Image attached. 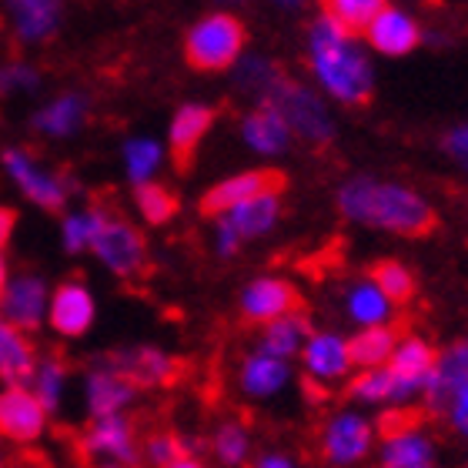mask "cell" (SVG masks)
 <instances>
[{"label":"cell","instance_id":"1","mask_svg":"<svg viewBox=\"0 0 468 468\" xmlns=\"http://www.w3.org/2000/svg\"><path fill=\"white\" fill-rule=\"evenodd\" d=\"M338 211L355 225L381 228L401 238H425L439 228L435 207L411 187L375 177H351L338 187Z\"/></svg>","mask_w":468,"mask_h":468},{"label":"cell","instance_id":"2","mask_svg":"<svg viewBox=\"0 0 468 468\" xmlns=\"http://www.w3.org/2000/svg\"><path fill=\"white\" fill-rule=\"evenodd\" d=\"M308 58L314 80L342 104H365L371 98V64L351 40V30L328 14L314 20L308 30Z\"/></svg>","mask_w":468,"mask_h":468},{"label":"cell","instance_id":"3","mask_svg":"<svg viewBox=\"0 0 468 468\" xmlns=\"http://www.w3.org/2000/svg\"><path fill=\"white\" fill-rule=\"evenodd\" d=\"M244 40H248V30H244L241 17L218 10L187 30L185 58L195 70H228L241 58Z\"/></svg>","mask_w":468,"mask_h":468},{"label":"cell","instance_id":"4","mask_svg":"<svg viewBox=\"0 0 468 468\" xmlns=\"http://www.w3.org/2000/svg\"><path fill=\"white\" fill-rule=\"evenodd\" d=\"M261 104H271L288 121L292 134L304 137L308 144H328L335 137V121L328 114V108H324V101L314 90L304 88V84L292 80L288 74L278 78V84H274L271 94Z\"/></svg>","mask_w":468,"mask_h":468},{"label":"cell","instance_id":"5","mask_svg":"<svg viewBox=\"0 0 468 468\" xmlns=\"http://www.w3.org/2000/svg\"><path fill=\"white\" fill-rule=\"evenodd\" d=\"M90 251L98 254L104 268L117 278H137L147 271V244L144 234L137 231L134 225H127L124 218L108 215L101 225L98 238L90 244Z\"/></svg>","mask_w":468,"mask_h":468},{"label":"cell","instance_id":"6","mask_svg":"<svg viewBox=\"0 0 468 468\" xmlns=\"http://www.w3.org/2000/svg\"><path fill=\"white\" fill-rule=\"evenodd\" d=\"M0 161H4V171L10 175V181L24 191L27 201H34V205L44 207V211H60V207L68 205V195H70L68 177L54 175V171H48L44 165H37L30 151H24V147H7Z\"/></svg>","mask_w":468,"mask_h":468},{"label":"cell","instance_id":"7","mask_svg":"<svg viewBox=\"0 0 468 468\" xmlns=\"http://www.w3.org/2000/svg\"><path fill=\"white\" fill-rule=\"evenodd\" d=\"M371 439H375V429L361 415H351L342 411L335 415L322 431V455L328 465L335 468H351L358 462L368 459L371 452Z\"/></svg>","mask_w":468,"mask_h":468},{"label":"cell","instance_id":"8","mask_svg":"<svg viewBox=\"0 0 468 468\" xmlns=\"http://www.w3.org/2000/svg\"><path fill=\"white\" fill-rule=\"evenodd\" d=\"M80 452L90 455V459H108L114 465H137L141 462V452H137L134 441V425L121 411L94 419V425L80 439Z\"/></svg>","mask_w":468,"mask_h":468},{"label":"cell","instance_id":"9","mask_svg":"<svg viewBox=\"0 0 468 468\" xmlns=\"http://www.w3.org/2000/svg\"><path fill=\"white\" fill-rule=\"evenodd\" d=\"M288 187V177L282 171H271V167H261V171H244V175L225 177L221 185H215L201 197V215L205 218H221L225 211H231L234 205H241L248 197L264 195V191H284Z\"/></svg>","mask_w":468,"mask_h":468},{"label":"cell","instance_id":"10","mask_svg":"<svg viewBox=\"0 0 468 468\" xmlns=\"http://www.w3.org/2000/svg\"><path fill=\"white\" fill-rule=\"evenodd\" d=\"M465 385H468V335L459 338L455 345H449V348L435 358V368H431L429 381H425V388H421L425 409H429L431 415H445L452 399H455V391L465 388Z\"/></svg>","mask_w":468,"mask_h":468},{"label":"cell","instance_id":"11","mask_svg":"<svg viewBox=\"0 0 468 468\" xmlns=\"http://www.w3.org/2000/svg\"><path fill=\"white\" fill-rule=\"evenodd\" d=\"M48 409L24 385H7L0 391V435L10 441H34L44 431Z\"/></svg>","mask_w":468,"mask_h":468},{"label":"cell","instance_id":"12","mask_svg":"<svg viewBox=\"0 0 468 468\" xmlns=\"http://www.w3.org/2000/svg\"><path fill=\"white\" fill-rule=\"evenodd\" d=\"M0 314L10 324H17L20 332H34L40 328L44 314H48V284L37 274H20L10 278L0 292Z\"/></svg>","mask_w":468,"mask_h":468},{"label":"cell","instance_id":"13","mask_svg":"<svg viewBox=\"0 0 468 468\" xmlns=\"http://www.w3.org/2000/svg\"><path fill=\"white\" fill-rule=\"evenodd\" d=\"M298 308H302V294L284 278H258L241 292V314L244 322L251 324L274 322V318L298 312Z\"/></svg>","mask_w":468,"mask_h":468},{"label":"cell","instance_id":"14","mask_svg":"<svg viewBox=\"0 0 468 468\" xmlns=\"http://www.w3.org/2000/svg\"><path fill=\"white\" fill-rule=\"evenodd\" d=\"M435 358H439V351L431 348L425 338H401L395 345L391 358L385 361V368L391 371L401 401L415 399V391L425 388V381H429L431 368H435Z\"/></svg>","mask_w":468,"mask_h":468},{"label":"cell","instance_id":"15","mask_svg":"<svg viewBox=\"0 0 468 468\" xmlns=\"http://www.w3.org/2000/svg\"><path fill=\"white\" fill-rule=\"evenodd\" d=\"M94 314H98V304L84 282H64L50 294V328L64 338H80L94 324Z\"/></svg>","mask_w":468,"mask_h":468},{"label":"cell","instance_id":"16","mask_svg":"<svg viewBox=\"0 0 468 468\" xmlns=\"http://www.w3.org/2000/svg\"><path fill=\"white\" fill-rule=\"evenodd\" d=\"M14 37L20 44H40L58 34L64 17V0H4Z\"/></svg>","mask_w":468,"mask_h":468},{"label":"cell","instance_id":"17","mask_svg":"<svg viewBox=\"0 0 468 468\" xmlns=\"http://www.w3.org/2000/svg\"><path fill=\"white\" fill-rule=\"evenodd\" d=\"M365 34H368L371 48L378 50V54H388V58L411 54V50L419 48V40H421L419 24H415L405 10L388 7V4H385L375 17H371V24L365 27Z\"/></svg>","mask_w":468,"mask_h":468},{"label":"cell","instance_id":"18","mask_svg":"<svg viewBox=\"0 0 468 468\" xmlns=\"http://www.w3.org/2000/svg\"><path fill=\"white\" fill-rule=\"evenodd\" d=\"M218 111L207 108V104H185V108H177L175 121H171V157H175L177 171H191L195 165V154H197V144H201V137L211 131L215 124Z\"/></svg>","mask_w":468,"mask_h":468},{"label":"cell","instance_id":"19","mask_svg":"<svg viewBox=\"0 0 468 468\" xmlns=\"http://www.w3.org/2000/svg\"><path fill=\"white\" fill-rule=\"evenodd\" d=\"M304 375L314 381H338L351 368L348 342L332 332H312L302 348Z\"/></svg>","mask_w":468,"mask_h":468},{"label":"cell","instance_id":"20","mask_svg":"<svg viewBox=\"0 0 468 468\" xmlns=\"http://www.w3.org/2000/svg\"><path fill=\"white\" fill-rule=\"evenodd\" d=\"M134 381L127 378L124 371L117 368L114 361H104L101 368H94L88 375V409L94 419L104 415H117L127 401L134 399Z\"/></svg>","mask_w":468,"mask_h":468},{"label":"cell","instance_id":"21","mask_svg":"<svg viewBox=\"0 0 468 468\" xmlns=\"http://www.w3.org/2000/svg\"><path fill=\"white\" fill-rule=\"evenodd\" d=\"M111 361H114L117 368L124 371L134 385H141V388L171 385V381L181 375V365H177L171 355H165V351H157V348H147V345L131 348V351H121V355H114Z\"/></svg>","mask_w":468,"mask_h":468},{"label":"cell","instance_id":"22","mask_svg":"<svg viewBox=\"0 0 468 468\" xmlns=\"http://www.w3.org/2000/svg\"><path fill=\"white\" fill-rule=\"evenodd\" d=\"M278 215H282V191H264V195H254L241 205H234L231 211H225V221L234 231L244 238H261L278 225Z\"/></svg>","mask_w":468,"mask_h":468},{"label":"cell","instance_id":"23","mask_svg":"<svg viewBox=\"0 0 468 468\" xmlns=\"http://www.w3.org/2000/svg\"><path fill=\"white\" fill-rule=\"evenodd\" d=\"M241 134L248 141V147L258 151V154H282L288 141H292V127L271 104H258L251 114L244 117Z\"/></svg>","mask_w":468,"mask_h":468},{"label":"cell","instance_id":"24","mask_svg":"<svg viewBox=\"0 0 468 468\" xmlns=\"http://www.w3.org/2000/svg\"><path fill=\"white\" fill-rule=\"evenodd\" d=\"M34 348L24 338L17 324H10L4 314H0V378L7 385H24V381L34 378Z\"/></svg>","mask_w":468,"mask_h":468},{"label":"cell","instance_id":"25","mask_svg":"<svg viewBox=\"0 0 468 468\" xmlns=\"http://www.w3.org/2000/svg\"><path fill=\"white\" fill-rule=\"evenodd\" d=\"M292 378V368L284 358H274V355H251V358L241 361V391L251 395V399H271L274 391H282Z\"/></svg>","mask_w":468,"mask_h":468},{"label":"cell","instance_id":"26","mask_svg":"<svg viewBox=\"0 0 468 468\" xmlns=\"http://www.w3.org/2000/svg\"><path fill=\"white\" fill-rule=\"evenodd\" d=\"M312 335V324L302 312H288L274 322H264L261 328V348L264 355H274V358H292V355H302L304 342Z\"/></svg>","mask_w":468,"mask_h":468},{"label":"cell","instance_id":"27","mask_svg":"<svg viewBox=\"0 0 468 468\" xmlns=\"http://www.w3.org/2000/svg\"><path fill=\"white\" fill-rule=\"evenodd\" d=\"M431 459H435V449L429 435L421 429H409L385 439L378 468H431Z\"/></svg>","mask_w":468,"mask_h":468},{"label":"cell","instance_id":"28","mask_svg":"<svg viewBox=\"0 0 468 468\" xmlns=\"http://www.w3.org/2000/svg\"><path fill=\"white\" fill-rule=\"evenodd\" d=\"M84 121H88V101H84V94H60L58 101H50L48 108H40L34 114V127H37L40 134L50 137L74 134Z\"/></svg>","mask_w":468,"mask_h":468},{"label":"cell","instance_id":"29","mask_svg":"<svg viewBox=\"0 0 468 468\" xmlns=\"http://www.w3.org/2000/svg\"><path fill=\"white\" fill-rule=\"evenodd\" d=\"M399 342H401L399 328H391V324H365L348 342L351 365H358V368H378V365H385L391 358V351H395Z\"/></svg>","mask_w":468,"mask_h":468},{"label":"cell","instance_id":"30","mask_svg":"<svg viewBox=\"0 0 468 468\" xmlns=\"http://www.w3.org/2000/svg\"><path fill=\"white\" fill-rule=\"evenodd\" d=\"M345 308L355 322L365 328V324H385L391 318V302L388 294L381 292L378 284L371 282H355L345 294Z\"/></svg>","mask_w":468,"mask_h":468},{"label":"cell","instance_id":"31","mask_svg":"<svg viewBox=\"0 0 468 468\" xmlns=\"http://www.w3.org/2000/svg\"><path fill=\"white\" fill-rule=\"evenodd\" d=\"M284 70L274 64L271 58H238L234 60V80H238V88L248 90V94H254L258 101H264L268 94H271V88L278 84V78H282Z\"/></svg>","mask_w":468,"mask_h":468},{"label":"cell","instance_id":"32","mask_svg":"<svg viewBox=\"0 0 468 468\" xmlns=\"http://www.w3.org/2000/svg\"><path fill=\"white\" fill-rule=\"evenodd\" d=\"M368 278L375 284H378L381 292L388 294L391 304H405L415 298V274H411V268H405L401 261H395V258H385V261L371 264Z\"/></svg>","mask_w":468,"mask_h":468},{"label":"cell","instance_id":"33","mask_svg":"<svg viewBox=\"0 0 468 468\" xmlns=\"http://www.w3.org/2000/svg\"><path fill=\"white\" fill-rule=\"evenodd\" d=\"M134 201H137V211L144 215L147 225H167L171 218L177 215V195L171 187L157 185V181H144V185H137L134 191Z\"/></svg>","mask_w":468,"mask_h":468},{"label":"cell","instance_id":"34","mask_svg":"<svg viewBox=\"0 0 468 468\" xmlns=\"http://www.w3.org/2000/svg\"><path fill=\"white\" fill-rule=\"evenodd\" d=\"M322 4V14H328L332 20H338L342 27L365 30L371 24V17L385 7V0H318Z\"/></svg>","mask_w":468,"mask_h":468},{"label":"cell","instance_id":"35","mask_svg":"<svg viewBox=\"0 0 468 468\" xmlns=\"http://www.w3.org/2000/svg\"><path fill=\"white\" fill-rule=\"evenodd\" d=\"M108 215H111V211H104V207H88V211L70 215L68 221H64V248H68L70 254L88 251L90 244H94V238H98L101 225H104V218H108Z\"/></svg>","mask_w":468,"mask_h":468},{"label":"cell","instance_id":"36","mask_svg":"<svg viewBox=\"0 0 468 468\" xmlns=\"http://www.w3.org/2000/svg\"><path fill=\"white\" fill-rule=\"evenodd\" d=\"M351 395L358 401H395V405H401L395 378H391V371L385 368V365L361 371L358 378L351 381Z\"/></svg>","mask_w":468,"mask_h":468},{"label":"cell","instance_id":"37","mask_svg":"<svg viewBox=\"0 0 468 468\" xmlns=\"http://www.w3.org/2000/svg\"><path fill=\"white\" fill-rule=\"evenodd\" d=\"M64 378H68V365L60 358H48L44 365L34 368V395L48 411H58L60 391H64Z\"/></svg>","mask_w":468,"mask_h":468},{"label":"cell","instance_id":"38","mask_svg":"<svg viewBox=\"0 0 468 468\" xmlns=\"http://www.w3.org/2000/svg\"><path fill=\"white\" fill-rule=\"evenodd\" d=\"M124 165H127V177L134 185H144V181L154 177L157 165H161V147L154 141H147V137H134L124 147Z\"/></svg>","mask_w":468,"mask_h":468},{"label":"cell","instance_id":"39","mask_svg":"<svg viewBox=\"0 0 468 468\" xmlns=\"http://www.w3.org/2000/svg\"><path fill=\"white\" fill-rule=\"evenodd\" d=\"M248 449H251L248 431H244L238 421H225V425L215 431V455L221 465H228V468L241 465V462L248 459Z\"/></svg>","mask_w":468,"mask_h":468},{"label":"cell","instance_id":"40","mask_svg":"<svg viewBox=\"0 0 468 468\" xmlns=\"http://www.w3.org/2000/svg\"><path fill=\"white\" fill-rule=\"evenodd\" d=\"M144 455L154 468H167L175 459L187 455V449H185V441L177 439V435H171V431H161V435H151V439L144 441Z\"/></svg>","mask_w":468,"mask_h":468},{"label":"cell","instance_id":"41","mask_svg":"<svg viewBox=\"0 0 468 468\" xmlns=\"http://www.w3.org/2000/svg\"><path fill=\"white\" fill-rule=\"evenodd\" d=\"M37 88V70L30 64H4L0 68V94H14V90H34Z\"/></svg>","mask_w":468,"mask_h":468},{"label":"cell","instance_id":"42","mask_svg":"<svg viewBox=\"0 0 468 468\" xmlns=\"http://www.w3.org/2000/svg\"><path fill=\"white\" fill-rule=\"evenodd\" d=\"M419 421H421L419 409H399V405H395V409L381 411L378 431H381V439H388V435H399V431L419 429Z\"/></svg>","mask_w":468,"mask_h":468},{"label":"cell","instance_id":"43","mask_svg":"<svg viewBox=\"0 0 468 468\" xmlns=\"http://www.w3.org/2000/svg\"><path fill=\"white\" fill-rule=\"evenodd\" d=\"M445 419H449V425L459 431L462 439H468V385L455 391V399H452L449 411H445Z\"/></svg>","mask_w":468,"mask_h":468},{"label":"cell","instance_id":"44","mask_svg":"<svg viewBox=\"0 0 468 468\" xmlns=\"http://www.w3.org/2000/svg\"><path fill=\"white\" fill-rule=\"evenodd\" d=\"M445 151L452 154L455 165H462L468 171V124L452 127L449 134H445Z\"/></svg>","mask_w":468,"mask_h":468},{"label":"cell","instance_id":"45","mask_svg":"<svg viewBox=\"0 0 468 468\" xmlns=\"http://www.w3.org/2000/svg\"><path fill=\"white\" fill-rule=\"evenodd\" d=\"M215 244H218V254H221V258H231V254L241 248V234L234 231L225 218H218V238H215Z\"/></svg>","mask_w":468,"mask_h":468},{"label":"cell","instance_id":"46","mask_svg":"<svg viewBox=\"0 0 468 468\" xmlns=\"http://www.w3.org/2000/svg\"><path fill=\"white\" fill-rule=\"evenodd\" d=\"M14 225H17V215L10 211V207L0 205V248L10 241V234H14Z\"/></svg>","mask_w":468,"mask_h":468},{"label":"cell","instance_id":"47","mask_svg":"<svg viewBox=\"0 0 468 468\" xmlns=\"http://www.w3.org/2000/svg\"><path fill=\"white\" fill-rule=\"evenodd\" d=\"M254 468H294V462L284 459V455H261L254 462Z\"/></svg>","mask_w":468,"mask_h":468},{"label":"cell","instance_id":"48","mask_svg":"<svg viewBox=\"0 0 468 468\" xmlns=\"http://www.w3.org/2000/svg\"><path fill=\"white\" fill-rule=\"evenodd\" d=\"M167 468H205L197 459H191V455H181V459H175Z\"/></svg>","mask_w":468,"mask_h":468},{"label":"cell","instance_id":"49","mask_svg":"<svg viewBox=\"0 0 468 468\" xmlns=\"http://www.w3.org/2000/svg\"><path fill=\"white\" fill-rule=\"evenodd\" d=\"M7 258H4V248H0V292H4V284H7Z\"/></svg>","mask_w":468,"mask_h":468},{"label":"cell","instance_id":"50","mask_svg":"<svg viewBox=\"0 0 468 468\" xmlns=\"http://www.w3.org/2000/svg\"><path fill=\"white\" fill-rule=\"evenodd\" d=\"M274 4H278V7H302L304 0H274Z\"/></svg>","mask_w":468,"mask_h":468},{"label":"cell","instance_id":"51","mask_svg":"<svg viewBox=\"0 0 468 468\" xmlns=\"http://www.w3.org/2000/svg\"><path fill=\"white\" fill-rule=\"evenodd\" d=\"M218 4H225V7H234V4H244V0H218Z\"/></svg>","mask_w":468,"mask_h":468},{"label":"cell","instance_id":"52","mask_svg":"<svg viewBox=\"0 0 468 468\" xmlns=\"http://www.w3.org/2000/svg\"><path fill=\"white\" fill-rule=\"evenodd\" d=\"M101 468H127V465H101Z\"/></svg>","mask_w":468,"mask_h":468},{"label":"cell","instance_id":"53","mask_svg":"<svg viewBox=\"0 0 468 468\" xmlns=\"http://www.w3.org/2000/svg\"><path fill=\"white\" fill-rule=\"evenodd\" d=\"M0 468H4V465H0Z\"/></svg>","mask_w":468,"mask_h":468}]
</instances>
